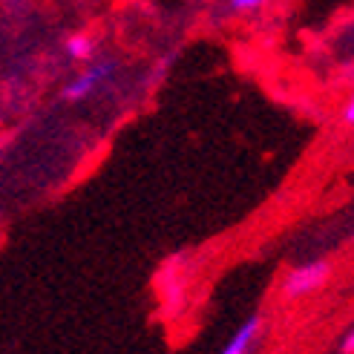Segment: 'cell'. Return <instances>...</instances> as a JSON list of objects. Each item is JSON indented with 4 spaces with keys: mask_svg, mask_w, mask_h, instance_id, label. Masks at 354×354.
<instances>
[{
    "mask_svg": "<svg viewBox=\"0 0 354 354\" xmlns=\"http://www.w3.org/2000/svg\"><path fill=\"white\" fill-rule=\"evenodd\" d=\"M331 277V262L326 259H314L308 265H299V268H294L286 282H282V294H286L288 299H299V297H308L314 291H320L326 282Z\"/></svg>",
    "mask_w": 354,
    "mask_h": 354,
    "instance_id": "obj_1",
    "label": "cell"
},
{
    "mask_svg": "<svg viewBox=\"0 0 354 354\" xmlns=\"http://www.w3.org/2000/svg\"><path fill=\"white\" fill-rule=\"evenodd\" d=\"M110 75H113V61H101V64H95V66H90V69H84V73H81L75 81H69V86L64 90V95H66L69 101H81V98H86L104 78H110Z\"/></svg>",
    "mask_w": 354,
    "mask_h": 354,
    "instance_id": "obj_2",
    "label": "cell"
},
{
    "mask_svg": "<svg viewBox=\"0 0 354 354\" xmlns=\"http://www.w3.org/2000/svg\"><path fill=\"white\" fill-rule=\"evenodd\" d=\"M259 328H262V320H259V317L254 314L251 320H245V323L239 326V331L234 334L231 340H227V346L222 348V354H248V348H251V343L257 340Z\"/></svg>",
    "mask_w": 354,
    "mask_h": 354,
    "instance_id": "obj_3",
    "label": "cell"
},
{
    "mask_svg": "<svg viewBox=\"0 0 354 354\" xmlns=\"http://www.w3.org/2000/svg\"><path fill=\"white\" fill-rule=\"evenodd\" d=\"M66 52H69V58H75V61H90L93 58V41L86 38V35H75V38L66 41Z\"/></svg>",
    "mask_w": 354,
    "mask_h": 354,
    "instance_id": "obj_4",
    "label": "cell"
},
{
    "mask_svg": "<svg viewBox=\"0 0 354 354\" xmlns=\"http://www.w3.org/2000/svg\"><path fill=\"white\" fill-rule=\"evenodd\" d=\"M262 3H268V0H231V6L239 9V12H248V9H257Z\"/></svg>",
    "mask_w": 354,
    "mask_h": 354,
    "instance_id": "obj_5",
    "label": "cell"
},
{
    "mask_svg": "<svg viewBox=\"0 0 354 354\" xmlns=\"http://www.w3.org/2000/svg\"><path fill=\"white\" fill-rule=\"evenodd\" d=\"M340 351H343V354H351V351H354V334H351V331H348L346 337H343V343H340Z\"/></svg>",
    "mask_w": 354,
    "mask_h": 354,
    "instance_id": "obj_6",
    "label": "cell"
},
{
    "mask_svg": "<svg viewBox=\"0 0 354 354\" xmlns=\"http://www.w3.org/2000/svg\"><path fill=\"white\" fill-rule=\"evenodd\" d=\"M343 121L346 124H354V101H348L346 107H343Z\"/></svg>",
    "mask_w": 354,
    "mask_h": 354,
    "instance_id": "obj_7",
    "label": "cell"
}]
</instances>
